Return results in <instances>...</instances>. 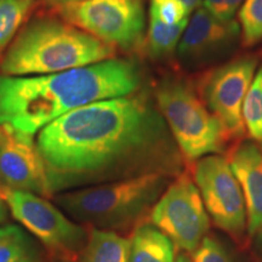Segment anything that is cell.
I'll return each instance as SVG.
<instances>
[{
  "label": "cell",
  "instance_id": "1",
  "mask_svg": "<svg viewBox=\"0 0 262 262\" xmlns=\"http://www.w3.org/2000/svg\"><path fill=\"white\" fill-rule=\"evenodd\" d=\"M37 148L51 193L147 173L176 178L185 159L146 95L85 104L42 127Z\"/></svg>",
  "mask_w": 262,
  "mask_h": 262
},
{
  "label": "cell",
  "instance_id": "2",
  "mask_svg": "<svg viewBox=\"0 0 262 262\" xmlns=\"http://www.w3.org/2000/svg\"><path fill=\"white\" fill-rule=\"evenodd\" d=\"M139 67L110 60L39 77L0 75V126L33 136L63 114L85 104L135 94Z\"/></svg>",
  "mask_w": 262,
  "mask_h": 262
},
{
  "label": "cell",
  "instance_id": "3",
  "mask_svg": "<svg viewBox=\"0 0 262 262\" xmlns=\"http://www.w3.org/2000/svg\"><path fill=\"white\" fill-rule=\"evenodd\" d=\"M114 56L110 44L56 19H38L10 45L0 63L3 75L50 74Z\"/></svg>",
  "mask_w": 262,
  "mask_h": 262
},
{
  "label": "cell",
  "instance_id": "4",
  "mask_svg": "<svg viewBox=\"0 0 262 262\" xmlns=\"http://www.w3.org/2000/svg\"><path fill=\"white\" fill-rule=\"evenodd\" d=\"M173 179L166 173H147L63 193L56 202L90 228L127 231L143 224Z\"/></svg>",
  "mask_w": 262,
  "mask_h": 262
},
{
  "label": "cell",
  "instance_id": "5",
  "mask_svg": "<svg viewBox=\"0 0 262 262\" xmlns=\"http://www.w3.org/2000/svg\"><path fill=\"white\" fill-rule=\"evenodd\" d=\"M157 103L183 159L196 162L224 152L227 131L185 79L164 80L157 90Z\"/></svg>",
  "mask_w": 262,
  "mask_h": 262
},
{
  "label": "cell",
  "instance_id": "6",
  "mask_svg": "<svg viewBox=\"0 0 262 262\" xmlns=\"http://www.w3.org/2000/svg\"><path fill=\"white\" fill-rule=\"evenodd\" d=\"M57 11L66 22L113 48L130 50L143 39V0H79L57 6Z\"/></svg>",
  "mask_w": 262,
  "mask_h": 262
},
{
  "label": "cell",
  "instance_id": "7",
  "mask_svg": "<svg viewBox=\"0 0 262 262\" xmlns=\"http://www.w3.org/2000/svg\"><path fill=\"white\" fill-rule=\"evenodd\" d=\"M150 222L176 247L194 253L210 228V217L194 180L187 171L170 182L153 206Z\"/></svg>",
  "mask_w": 262,
  "mask_h": 262
},
{
  "label": "cell",
  "instance_id": "8",
  "mask_svg": "<svg viewBox=\"0 0 262 262\" xmlns=\"http://www.w3.org/2000/svg\"><path fill=\"white\" fill-rule=\"evenodd\" d=\"M193 180L209 217L219 228L241 241L248 232L247 205L228 159L221 155H209L198 159Z\"/></svg>",
  "mask_w": 262,
  "mask_h": 262
},
{
  "label": "cell",
  "instance_id": "9",
  "mask_svg": "<svg viewBox=\"0 0 262 262\" xmlns=\"http://www.w3.org/2000/svg\"><path fill=\"white\" fill-rule=\"evenodd\" d=\"M256 71V58L241 57L210 71L199 83V96L225 126L229 139L242 137L247 131L243 103Z\"/></svg>",
  "mask_w": 262,
  "mask_h": 262
},
{
  "label": "cell",
  "instance_id": "10",
  "mask_svg": "<svg viewBox=\"0 0 262 262\" xmlns=\"http://www.w3.org/2000/svg\"><path fill=\"white\" fill-rule=\"evenodd\" d=\"M3 198L16 220L55 253L64 257L81 253L88 239L85 229L66 217L51 203L25 191H10Z\"/></svg>",
  "mask_w": 262,
  "mask_h": 262
},
{
  "label": "cell",
  "instance_id": "11",
  "mask_svg": "<svg viewBox=\"0 0 262 262\" xmlns=\"http://www.w3.org/2000/svg\"><path fill=\"white\" fill-rule=\"evenodd\" d=\"M10 191L51 195L45 163L32 136L0 126V196Z\"/></svg>",
  "mask_w": 262,
  "mask_h": 262
},
{
  "label": "cell",
  "instance_id": "12",
  "mask_svg": "<svg viewBox=\"0 0 262 262\" xmlns=\"http://www.w3.org/2000/svg\"><path fill=\"white\" fill-rule=\"evenodd\" d=\"M229 165L243 191L248 215V234L253 238L262 226V146L244 141L232 150Z\"/></svg>",
  "mask_w": 262,
  "mask_h": 262
},
{
  "label": "cell",
  "instance_id": "13",
  "mask_svg": "<svg viewBox=\"0 0 262 262\" xmlns=\"http://www.w3.org/2000/svg\"><path fill=\"white\" fill-rule=\"evenodd\" d=\"M237 33L238 26L234 21H220L201 6L188 19L179 44V54L183 60H201L226 47Z\"/></svg>",
  "mask_w": 262,
  "mask_h": 262
},
{
  "label": "cell",
  "instance_id": "14",
  "mask_svg": "<svg viewBox=\"0 0 262 262\" xmlns=\"http://www.w3.org/2000/svg\"><path fill=\"white\" fill-rule=\"evenodd\" d=\"M176 245L155 225L142 224L130 238L129 262H176Z\"/></svg>",
  "mask_w": 262,
  "mask_h": 262
},
{
  "label": "cell",
  "instance_id": "15",
  "mask_svg": "<svg viewBox=\"0 0 262 262\" xmlns=\"http://www.w3.org/2000/svg\"><path fill=\"white\" fill-rule=\"evenodd\" d=\"M130 239L114 231L91 227L80 262H129Z\"/></svg>",
  "mask_w": 262,
  "mask_h": 262
},
{
  "label": "cell",
  "instance_id": "16",
  "mask_svg": "<svg viewBox=\"0 0 262 262\" xmlns=\"http://www.w3.org/2000/svg\"><path fill=\"white\" fill-rule=\"evenodd\" d=\"M188 19L178 25H166L153 16H149L147 42L152 56L163 57L173 52L179 47Z\"/></svg>",
  "mask_w": 262,
  "mask_h": 262
},
{
  "label": "cell",
  "instance_id": "17",
  "mask_svg": "<svg viewBox=\"0 0 262 262\" xmlns=\"http://www.w3.org/2000/svg\"><path fill=\"white\" fill-rule=\"evenodd\" d=\"M243 120L251 139L262 146V64L257 68L245 96Z\"/></svg>",
  "mask_w": 262,
  "mask_h": 262
},
{
  "label": "cell",
  "instance_id": "18",
  "mask_svg": "<svg viewBox=\"0 0 262 262\" xmlns=\"http://www.w3.org/2000/svg\"><path fill=\"white\" fill-rule=\"evenodd\" d=\"M34 0H0V55L17 33Z\"/></svg>",
  "mask_w": 262,
  "mask_h": 262
},
{
  "label": "cell",
  "instance_id": "19",
  "mask_svg": "<svg viewBox=\"0 0 262 262\" xmlns=\"http://www.w3.org/2000/svg\"><path fill=\"white\" fill-rule=\"evenodd\" d=\"M238 17L245 47H254L262 41V0H244Z\"/></svg>",
  "mask_w": 262,
  "mask_h": 262
},
{
  "label": "cell",
  "instance_id": "20",
  "mask_svg": "<svg viewBox=\"0 0 262 262\" xmlns=\"http://www.w3.org/2000/svg\"><path fill=\"white\" fill-rule=\"evenodd\" d=\"M28 256V241L17 226L0 228V262H19Z\"/></svg>",
  "mask_w": 262,
  "mask_h": 262
},
{
  "label": "cell",
  "instance_id": "21",
  "mask_svg": "<svg viewBox=\"0 0 262 262\" xmlns=\"http://www.w3.org/2000/svg\"><path fill=\"white\" fill-rule=\"evenodd\" d=\"M191 10L181 0H149V16L166 25L187 21Z\"/></svg>",
  "mask_w": 262,
  "mask_h": 262
},
{
  "label": "cell",
  "instance_id": "22",
  "mask_svg": "<svg viewBox=\"0 0 262 262\" xmlns=\"http://www.w3.org/2000/svg\"><path fill=\"white\" fill-rule=\"evenodd\" d=\"M192 262H234V260L217 238L208 234L193 253Z\"/></svg>",
  "mask_w": 262,
  "mask_h": 262
},
{
  "label": "cell",
  "instance_id": "23",
  "mask_svg": "<svg viewBox=\"0 0 262 262\" xmlns=\"http://www.w3.org/2000/svg\"><path fill=\"white\" fill-rule=\"evenodd\" d=\"M243 3L244 0H225L224 6H222L220 21H224V22L233 21V16L235 15V12L241 9V6Z\"/></svg>",
  "mask_w": 262,
  "mask_h": 262
},
{
  "label": "cell",
  "instance_id": "24",
  "mask_svg": "<svg viewBox=\"0 0 262 262\" xmlns=\"http://www.w3.org/2000/svg\"><path fill=\"white\" fill-rule=\"evenodd\" d=\"M224 3L225 0H204V2H203V8H204L208 12H210L214 17L220 19Z\"/></svg>",
  "mask_w": 262,
  "mask_h": 262
},
{
  "label": "cell",
  "instance_id": "25",
  "mask_svg": "<svg viewBox=\"0 0 262 262\" xmlns=\"http://www.w3.org/2000/svg\"><path fill=\"white\" fill-rule=\"evenodd\" d=\"M253 238L255 250H256L258 257H260V260L262 261V226L257 229V232L253 235Z\"/></svg>",
  "mask_w": 262,
  "mask_h": 262
},
{
  "label": "cell",
  "instance_id": "26",
  "mask_svg": "<svg viewBox=\"0 0 262 262\" xmlns=\"http://www.w3.org/2000/svg\"><path fill=\"white\" fill-rule=\"evenodd\" d=\"M181 2L185 3L186 6H187L191 11L201 8V4H202V0H181Z\"/></svg>",
  "mask_w": 262,
  "mask_h": 262
},
{
  "label": "cell",
  "instance_id": "27",
  "mask_svg": "<svg viewBox=\"0 0 262 262\" xmlns=\"http://www.w3.org/2000/svg\"><path fill=\"white\" fill-rule=\"evenodd\" d=\"M48 5L51 6H61L63 4H67V3H73V2H79V0H44Z\"/></svg>",
  "mask_w": 262,
  "mask_h": 262
},
{
  "label": "cell",
  "instance_id": "28",
  "mask_svg": "<svg viewBox=\"0 0 262 262\" xmlns=\"http://www.w3.org/2000/svg\"><path fill=\"white\" fill-rule=\"evenodd\" d=\"M176 262H192V260L186 254H180L176 257Z\"/></svg>",
  "mask_w": 262,
  "mask_h": 262
},
{
  "label": "cell",
  "instance_id": "29",
  "mask_svg": "<svg viewBox=\"0 0 262 262\" xmlns=\"http://www.w3.org/2000/svg\"><path fill=\"white\" fill-rule=\"evenodd\" d=\"M5 216H6V209H5L4 204H3V203L0 202V222L4 220Z\"/></svg>",
  "mask_w": 262,
  "mask_h": 262
},
{
  "label": "cell",
  "instance_id": "30",
  "mask_svg": "<svg viewBox=\"0 0 262 262\" xmlns=\"http://www.w3.org/2000/svg\"><path fill=\"white\" fill-rule=\"evenodd\" d=\"M19 262H34V261H32L31 258L27 257V258H25V260H22V261H19Z\"/></svg>",
  "mask_w": 262,
  "mask_h": 262
},
{
  "label": "cell",
  "instance_id": "31",
  "mask_svg": "<svg viewBox=\"0 0 262 262\" xmlns=\"http://www.w3.org/2000/svg\"><path fill=\"white\" fill-rule=\"evenodd\" d=\"M0 198H2V196H0Z\"/></svg>",
  "mask_w": 262,
  "mask_h": 262
}]
</instances>
